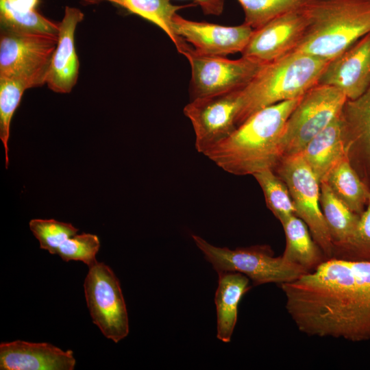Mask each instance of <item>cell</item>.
<instances>
[{
  "instance_id": "27",
  "label": "cell",
  "mask_w": 370,
  "mask_h": 370,
  "mask_svg": "<svg viewBox=\"0 0 370 370\" xmlns=\"http://www.w3.org/2000/svg\"><path fill=\"white\" fill-rule=\"evenodd\" d=\"M29 89L22 81L10 77H0V138L5 153V169L8 168V140L10 123L18 107L23 92Z\"/></svg>"
},
{
  "instance_id": "23",
  "label": "cell",
  "mask_w": 370,
  "mask_h": 370,
  "mask_svg": "<svg viewBox=\"0 0 370 370\" xmlns=\"http://www.w3.org/2000/svg\"><path fill=\"white\" fill-rule=\"evenodd\" d=\"M92 1H106L115 4L130 13L138 15L153 23L162 29L175 44L180 53L188 45L182 37L177 36L173 31V18L177 11L188 6L196 5H178L173 4L170 0H92Z\"/></svg>"
},
{
  "instance_id": "4",
  "label": "cell",
  "mask_w": 370,
  "mask_h": 370,
  "mask_svg": "<svg viewBox=\"0 0 370 370\" xmlns=\"http://www.w3.org/2000/svg\"><path fill=\"white\" fill-rule=\"evenodd\" d=\"M306 14V32L294 51L322 60L330 61L370 32V0H311Z\"/></svg>"
},
{
  "instance_id": "14",
  "label": "cell",
  "mask_w": 370,
  "mask_h": 370,
  "mask_svg": "<svg viewBox=\"0 0 370 370\" xmlns=\"http://www.w3.org/2000/svg\"><path fill=\"white\" fill-rule=\"evenodd\" d=\"M340 117L347 158L370 188V86L357 98L346 100Z\"/></svg>"
},
{
  "instance_id": "20",
  "label": "cell",
  "mask_w": 370,
  "mask_h": 370,
  "mask_svg": "<svg viewBox=\"0 0 370 370\" xmlns=\"http://www.w3.org/2000/svg\"><path fill=\"white\" fill-rule=\"evenodd\" d=\"M281 224L286 237V247L282 256L286 261L310 273L326 260L303 220L292 215Z\"/></svg>"
},
{
  "instance_id": "9",
  "label": "cell",
  "mask_w": 370,
  "mask_h": 370,
  "mask_svg": "<svg viewBox=\"0 0 370 370\" xmlns=\"http://www.w3.org/2000/svg\"><path fill=\"white\" fill-rule=\"evenodd\" d=\"M84 294L92 322L115 343L129 334V319L119 279L111 268L97 262L84 280Z\"/></svg>"
},
{
  "instance_id": "3",
  "label": "cell",
  "mask_w": 370,
  "mask_h": 370,
  "mask_svg": "<svg viewBox=\"0 0 370 370\" xmlns=\"http://www.w3.org/2000/svg\"><path fill=\"white\" fill-rule=\"evenodd\" d=\"M328 62L294 51L264 64L240 91L237 127L265 107L303 96L318 84Z\"/></svg>"
},
{
  "instance_id": "16",
  "label": "cell",
  "mask_w": 370,
  "mask_h": 370,
  "mask_svg": "<svg viewBox=\"0 0 370 370\" xmlns=\"http://www.w3.org/2000/svg\"><path fill=\"white\" fill-rule=\"evenodd\" d=\"M84 17L79 9L66 6L59 23L58 42L46 79L49 88L55 92L69 93L77 82L79 62L75 45V32Z\"/></svg>"
},
{
  "instance_id": "10",
  "label": "cell",
  "mask_w": 370,
  "mask_h": 370,
  "mask_svg": "<svg viewBox=\"0 0 370 370\" xmlns=\"http://www.w3.org/2000/svg\"><path fill=\"white\" fill-rule=\"evenodd\" d=\"M181 54L191 68L190 99L227 92L243 88L266 64L241 56L237 60L199 54L189 45Z\"/></svg>"
},
{
  "instance_id": "6",
  "label": "cell",
  "mask_w": 370,
  "mask_h": 370,
  "mask_svg": "<svg viewBox=\"0 0 370 370\" xmlns=\"http://www.w3.org/2000/svg\"><path fill=\"white\" fill-rule=\"evenodd\" d=\"M58 34L1 29L0 77L23 82L29 88L46 84Z\"/></svg>"
},
{
  "instance_id": "11",
  "label": "cell",
  "mask_w": 370,
  "mask_h": 370,
  "mask_svg": "<svg viewBox=\"0 0 370 370\" xmlns=\"http://www.w3.org/2000/svg\"><path fill=\"white\" fill-rule=\"evenodd\" d=\"M241 90L197 98L185 106L184 114L192 123L198 152L204 154L238 127Z\"/></svg>"
},
{
  "instance_id": "12",
  "label": "cell",
  "mask_w": 370,
  "mask_h": 370,
  "mask_svg": "<svg viewBox=\"0 0 370 370\" xmlns=\"http://www.w3.org/2000/svg\"><path fill=\"white\" fill-rule=\"evenodd\" d=\"M308 24L306 7L280 15L254 29L242 56L263 64L277 60L296 49Z\"/></svg>"
},
{
  "instance_id": "31",
  "label": "cell",
  "mask_w": 370,
  "mask_h": 370,
  "mask_svg": "<svg viewBox=\"0 0 370 370\" xmlns=\"http://www.w3.org/2000/svg\"><path fill=\"white\" fill-rule=\"evenodd\" d=\"M206 15H220L224 9V0H192Z\"/></svg>"
},
{
  "instance_id": "1",
  "label": "cell",
  "mask_w": 370,
  "mask_h": 370,
  "mask_svg": "<svg viewBox=\"0 0 370 370\" xmlns=\"http://www.w3.org/2000/svg\"><path fill=\"white\" fill-rule=\"evenodd\" d=\"M280 286L287 313L301 332L370 341V262L328 259Z\"/></svg>"
},
{
  "instance_id": "17",
  "label": "cell",
  "mask_w": 370,
  "mask_h": 370,
  "mask_svg": "<svg viewBox=\"0 0 370 370\" xmlns=\"http://www.w3.org/2000/svg\"><path fill=\"white\" fill-rule=\"evenodd\" d=\"M75 364L72 350L48 343L16 340L0 344L1 370H73Z\"/></svg>"
},
{
  "instance_id": "28",
  "label": "cell",
  "mask_w": 370,
  "mask_h": 370,
  "mask_svg": "<svg viewBox=\"0 0 370 370\" xmlns=\"http://www.w3.org/2000/svg\"><path fill=\"white\" fill-rule=\"evenodd\" d=\"M29 225L39 241L40 247L51 254H56L59 247L78 232V229L71 223L55 219H34L29 221Z\"/></svg>"
},
{
  "instance_id": "5",
  "label": "cell",
  "mask_w": 370,
  "mask_h": 370,
  "mask_svg": "<svg viewBox=\"0 0 370 370\" xmlns=\"http://www.w3.org/2000/svg\"><path fill=\"white\" fill-rule=\"evenodd\" d=\"M197 247L202 251L217 273L238 272L251 281L252 285L291 282L308 272L286 261L282 256H275L268 245L238 247L234 250L211 245L197 235H192Z\"/></svg>"
},
{
  "instance_id": "15",
  "label": "cell",
  "mask_w": 370,
  "mask_h": 370,
  "mask_svg": "<svg viewBox=\"0 0 370 370\" xmlns=\"http://www.w3.org/2000/svg\"><path fill=\"white\" fill-rule=\"evenodd\" d=\"M318 84L338 88L348 99L370 86V32L328 62Z\"/></svg>"
},
{
  "instance_id": "29",
  "label": "cell",
  "mask_w": 370,
  "mask_h": 370,
  "mask_svg": "<svg viewBox=\"0 0 370 370\" xmlns=\"http://www.w3.org/2000/svg\"><path fill=\"white\" fill-rule=\"evenodd\" d=\"M334 258L370 262V196L352 238Z\"/></svg>"
},
{
  "instance_id": "21",
  "label": "cell",
  "mask_w": 370,
  "mask_h": 370,
  "mask_svg": "<svg viewBox=\"0 0 370 370\" xmlns=\"http://www.w3.org/2000/svg\"><path fill=\"white\" fill-rule=\"evenodd\" d=\"M320 190L321 208L332 240L334 257L352 238L360 215L340 199L325 182L320 183Z\"/></svg>"
},
{
  "instance_id": "24",
  "label": "cell",
  "mask_w": 370,
  "mask_h": 370,
  "mask_svg": "<svg viewBox=\"0 0 370 370\" xmlns=\"http://www.w3.org/2000/svg\"><path fill=\"white\" fill-rule=\"evenodd\" d=\"M322 182H325L354 212L360 215L364 212L370 196V188L352 167L347 156L340 161Z\"/></svg>"
},
{
  "instance_id": "22",
  "label": "cell",
  "mask_w": 370,
  "mask_h": 370,
  "mask_svg": "<svg viewBox=\"0 0 370 370\" xmlns=\"http://www.w3.org/2000/svg\"><path fill=\"white\" fill-rule=\"evenodd\" d=\"M39 0H0L1 29L58 34L59 23L42 15L36 9Z\"/></svg>"
},
{
  "instance_id": "8",
  "label": "cell",
  "mask_w": 370,
  "mask_h": 370,
  "mask_svg": "<svg viewBox=\"0 0 370 370\" xmlns=\"http://www.w3.org/2000/svg\"><path fill=\"white\" fill-rule=\"evenodd\" d=\"M273 171L286 184L296 216L307 225L326 260L333 258L334 245L320 205V182L312 170L299 153L282 157Z\"/></svg>"
},
{
  "instance_id": "19",
  "label": "cell",
  "mask_w": 370,
  "mask_h": 370,
  "mask_svg": "<svg viewBox=\"0 0 370 370\" xmlns=\"http://www.w3.org/2000/svg\"><path fill=\"white\" fill-rule=\"evenodd\" d=\"M319 182L347 156L340 115L314 136L300 152Z\"/></svg>"
},
{
  "instance_id": "18",
  "label": "cell",
  "mask_w": 370,
  "mask_h": 370,
  "mask_svg": "<svg viewBox=\"0 0 370 370\" xmlns=\"http://www.w3.org/2000/svg\"><path fill=\"white\" fill-rule=\"evenodd\" d=\"M214 303L217 310V337L229 343L234 330L238 308L243 296L251 288L249 279L238 272L218 273Z\"/></svg>"
},
{
  "instance_id": "26",
  "label": "cell",
  "mask_w": 370,
  "mask_h": 370,
  "mask_svg": "<svg viewBox=\"0 0 370 370\" xmlns=\"http://www.w3.org/2000/svg\"><path fill=\"white\" fill-rule=\"evenodd\" d=\"M245 15V24L258 29L274 18L306 8L311 0H238Z\"/></svg>"
},
{
  "instance_id": "13",
  "label": "cell",
  "mask_w": 370,
  "mask_h": 370,
  "mask_svg": "<svg viewBox=\"0 0 370 370\" xmlns=\"http://www.w3.org/2000/svg\"><path fill=\"white\" fill-rule=\"evenodd\" d=\"M173 31L193 46L199 54L225 57L242 53L253 32L249 25L223 26L207 22L188 20L176 14L173 18Z\"/></svg>"
},
{
  "instance_id": "7",
  "label": "cell",
  "mask_w": 370,
  "mask_h": 370,
  "mask_svg": "<svg viewBox=\"0 0 370 370\" xmlns=\"http://www.w3.org/2000/svg\"><path fill=\"white\" fill-rule=\"evenodd\" d=\"M347 97L338 88L317 84L302 97L289 116L281 140L282 157L299 153L338 116Z\"/></svg>"
},
{
  "instance_id": "2",
  "label": "cell",
  "mask_w": 370,
  "mask_h": 370,
  "mask_svg": "<svg viewBox=\"0 0 370 370\" xmlns=\"http://www.w3.org/2000/svg\"><path fill=\"white\" fill-rule=\"evenodd\" d=\"M302 97L257 111L204 155L235 175L273 170L282 158L281 140L285 124Z\"/></svg>"
},
{
  "instance_id": "30",
  "label": "cell",
  "mask_w": 370,
  "mask_h": 370,
  "mask_svg": "<svg viewBox=\"0 0 370 370\" xmlns=\"http://www.w3.org/2000/svg\"><path fill=\"white\" fill-rule=\"evenodd\" d=\"M99 248L100 242L97 235L82 233L66 239L59 247L56 254L64 262L82 261L90 267L97 262L96 255Z\"/></svg>"
},
{
  "instance_id": "25",
  "label": "cell",
  "mask_w": 370,
  "mask_h": 370,
  "mask_svg": "<svg viewBox=\"0 0 370 370\" xmlns=\"http://www.w3.org/2000/svg\"><path fill=\"white\" fill-rule=\"evenodd\" d=\"M262 188L267 208L282 223L296 209L286 184L273 169H266L253 175Z\"/></svg>"
}]
</instances>
